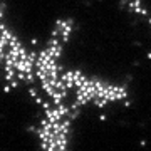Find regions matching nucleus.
<instances>
[{
  "label": "nucleus",
  "instance_id": "f257e3e1",
  "mask_svg": "<svg viewBox=\"0 0 151 151\" xmlns=\"http://www.w3.org/2000/svg\"><path fill=\"white\" fill-rule=\"evenodd\" d=\"M27 91H29V96L32 97V99H35L37 96H40V94H39V89H37L35 86H34V84H30V87H29Z\"/></svg>",
  "mask_w": 151,
  "mask_h": 151
},
{
  "label": "nucleus",
  "instance_id": "f03ea898",
  "mask_svg": "<svg viewBox=\"0 0 151 151\" xmlns=\"http://www.w3.org/2000/svg\"><path fill=\"white\" fill-rule=\"evenodd\" d=\"M37 42H39L37 39H32V40H30V44H32V45H37Z\"/></svg>",
  "mask_w": 151,
  "mask_h": 151
},
{
  "label": "nucleus",
  "instance_id": "7ed1b4c3",
  "mask_svg": "<svg viewBox=\"0 0 151 151\" xmlns=\"http://www.w3.org/2000/svg\"><path fill=\"white\" fill-rule=\"evenodd\" d=\"M146 59H150V60H151V52H148V54H146Z\"/></svg>",
  "mask_w": 151,
  "mask_h": 151
}]
</instances>
